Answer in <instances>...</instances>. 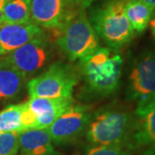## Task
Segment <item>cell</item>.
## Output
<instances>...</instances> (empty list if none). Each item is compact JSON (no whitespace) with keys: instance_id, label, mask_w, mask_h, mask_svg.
I'll use <instances>...</instances> for the list:
<instances>
[{"instance_id":"6da1fadb","label":"cell","mask_w":155,"mask_h":155,"mask_svg":"<svg viewBox=\"0 0 155 155\" xmlns=\"http://www.w3.org/2000/svg\"><path fill=\"white\" fill-rule=\"evenodd\" d=\"M122 56L109 48H100L79 61L84 87L91 94L107 97L115 93L122 77Z\"/></svg>"},{"instance_id":"7a4b0ae2","label":"cell","mask_w":155,"mask_h":155,"mask_svg":"<svg viewBox=\"0 0 155 155\" xmlns=\"http://www.w3.org/2000/svg\"><path fill=\"white\" fill-rule=\"evenodd\" d=\"M125 1L109 0L90 14L89 21L99 39L116 52L128 44L134 35L125 12Z\"/></svg>"},{"instance_id":"3957f363","label":"cell","mask_w":155,"mask_h":155,"mask_svg":"<svg viewBox=\"0 0 155 155\" xmlns=\"http://www.w3.org/2000/svg\"><path fill=\"white\" fill-rule=\"evenodd\" d=\"M56 44L69 61H80L101 48L99 37L84 10L77 11L58 30Z\"/></svg>"},{"instance_id":"277c9868","label":"cell","mask_w":155,"mask_h":155,"mask_svg":"<svg viewBox=\"0 0 155 155\" xmlns=\"http://www.w3.org/2000/svg\"><path fill=\"white\" fill-rule=\"evenodd\" d=\"M135 119L118 109L101 110L92 114L86 130V139L95 146L129 144ZM132 147V146H131Z\"/></svg>"},{"instance_id":"5b68a950","label":"cell","mask_w":155,"mask_h":155,"mask_svg":"<svg viewBox=\"0 0 155 155\" xmlns=\"http://www.w3.org/2000/svg\"><path fill=\"white\" fill-rule=\"evenodd\" d=\"M78 82V76L72 67L62 62H55L29 79L26 87L30 97L65 98L72 97Z\"/></svg>"},{"instance_id":"8992f818","label":"cell","mask_w":155,"mask_h":155,"mask_svg":"<svg viewBox=\"0 0 155 155\" xmlns=\"http://www.w3.org/2000/svg\"><path fill=\"white\" fill-rule=\"evenodd\" d=\"M126 96L137 114L155 104V52L147 51L134 62L127 78Z\"/></svg>"},{"instance_id":"52a82bcc","label":"cell","mask_w":155,"mask_h":155,"mask_svg":"<svg viewBox=\"0 0 155 155\" xmlns=\"http://www.w3.org/2000/svg\"><path fill=\"white\" fill-rule=\"evenodd\" d=\"M53 48L44 33L35 37L4 59L28 78L39 75L50 66Z\"/></svg>"},{"instance_id":"ba28073f","label":"cell","mask_w":155,"mask_h":155,"mask_svg":"<svg viewBox=\"0 0 155 155\" xmlns=\"http://www.w3.org/2000/svg\"><path fill=\"white\" fill-rule=\"evenodd\" d=\"M91 116L90 106L73 102L72 105L47 128L53 144L59 146L70 144L80 138L86 132Z\"/></svg>"},{"instance_id":"9c48e42d","label":"cell","mask_w":155,"mask_h":155,"mask_svg":"<svg viewBox=\"0 0 155 155\" xmlns=\"http://www.w3.org/2000/svg\"><path fill=\"white\" fill-rule=\"evenodd\" d=\"M79 10L72 0H32L30 22L40 28L59 30Z\"/></svg>"},{"instance_id":"30bf717a","label":"cell","mask_w":155,"mask_h":155,"mask_svg":"<svg viewBox=\"0 0 155 155\" xmlns=\"http://www.w3.org/2000/svg\"><path fill=\"white\" fill-rule=\"evenodd\" d=\"M73 102L72 97L65 98L30 97L26 104L35 116L34 128H48L72 105Z\"/></svg>"},{"instance_id":"8fae6325","label":"cell","mask_w":155,"mask_h":155,"mask_svg":"<svg viewBox=\"0 0 155 155\" xmlns=\"http://www.w3.org/2000/svg\"><path fill=\"white\" fill-rule=\"evenodd\" d=\"M135 116L131 138L133 149L137 148L143 155H155V104Z\"/></svg>"},{"instance_id":"7c38bea8","label":"cell","mask_w":155,"mask_h":155,"mask_svg":"<svg viewBox=\"0 0 155 155\" xmlns=\"http://www.w3.org/2000/svg\"><path fill=\"white\" fill-rule=\"evenodd\" d=\"M43 33V29L32 22L4 24L0 28V57H5Z\"/></svg>"},{"instance_id":"4fadbf2b","label":"cell","mask_w":155,"mask_h":155,"mask_svg":"<svg viewBox=\"0 0 155 155\" xmlns=\"http://www.w3.org/2000/svg\"><path fill=\"white\" fill-rule=\"evenodd\" d=\"M20 155H60L47 128H30L19 133Z\"/></svg>"},{"instance_id":"5bb4252c","label":"cell","mask_w":155,"mask_h":155,"mask_svg":"<svg viewBox=\"0 0 155 155\" xmlns=\"http://www.w3.org/2000/svg\"><path fill=\"white\" fill-rule=\"evenodd\" d=\"M35 116L26 103L11 104L0 111V132H22L35 127Z\"/></svg>"},{"instance_id":"9a60e30c","label":"cell","mask_w":155,"mask_h":155,"mask_svg":"<svg viewBox=\"0 0 155 155\" xmlns=\"http://www.w3.org/2000/svg\"><path fill=\"white\" fill-rule=\"evenodd\" d=\"M28 79L4 58L0 61V102L11 101L21 94Z\"/></svg>"},{"instance_id":"2e32d148","label":"cell","mask_w":155,"mask_h":155,"mask_svg":"<svg viewBox=\"0 0 155 155\" xmlns=\"http://www.w3.org/2000/svg\"><path fill=\"white\" fill-rule=\"evenodd\" d=\"M154 9L140 0H126L125 12L134 31L143 32L149 24Z\"/></svg>"},{"instance_id":"e0dca14e","label":"cell","mask_w":155,"mask_h":155,"mask_svg":"<svg viewBox=\"0 0 155 155\" xmlns=\"http://www.w3.org/2000/svg\"><path fill=\"white\" fill-rule=\"evenodd\" d=\"M32 0H6L3 9L5 24H22L30 22Z\"/></svg>"},{"instance_id":"ac0fdd59","label":"cell","mask_w":155,"mask_h":155,"mask_svg":"<svg viewBox=\"0 0 155 155\" xmlns=\"http://www.w3.org/2000/svg\"><path fill=\"white\" fill-rule=\"evenodd\" d=\"M18 132H0V155H17L19 151Z\"/></svg>"},{"instance_id":"d6986e66","label":"cell","mask_w":155,"mask_h":155,"mask_svg":"<svg viewBox=\"0 0 155 155\" xmlns=\"http://www.w3.org/2000/svg\"><path fill=\"white\" fill-rule=\"evenodd\" d=\"M133 150L129 144L95 146L86 155H130Z\"/></svg>"},{"instance_id":"ffe728a7","label":"cell","mask_w":155,"mask_h":155,"mask_svg":"<svg viewBox=\"0 0 155 155\" xmlns=\"http://www.w3.org/2000/svg\"><path fill=\"white\" fill-rule=\"evenodd\" d=\"M72 1L78 9L84 10L85 8L91 5L95 0H72Z\"/></svg>"},{"instance_id":"44dd1931","label":"cell","mask_w":155,"mask_h":155,"mask_svg":"<svg viewBox=\"0 0 155 155\" xmlns=\"http://www.w3.org/2000/svg\"><path fill=\"white\" fill-rule=\"evenodd\" d=\"M149 26L150 29H151V32H152V35H153V37L155 38V12L154 13H153L152 17H151V19H150Z\"/></svg>"},{"instance_id":"7402d4cb","label":"cell","mask_w":155,"mask_h":155,"mask_svg":"<svg viewBox=\"0 0 155 155\" xmlns=\"http://www.w3.org/2000/svg\"><path fill=\"white\" fill-rule=\"evenodd\" d=\"M6 0H0V28L5 24L4 22V15H3V9Z\"/></svg>"},{"instance_id":"603a6c76","label":"cell","mask_w":155,"mask_h":155,"mask_svg":"<svg viewBox=\"0 0 155 155\" xmlns=\"http://www.w3.org/2000/svg\"><path fill=\"white\" fill-rule=\"evenodd\" d=\"M140 1H141L142 3H144L147 5L150 6L155 10V0H140Z\"/></svg>"}]
</instances>
